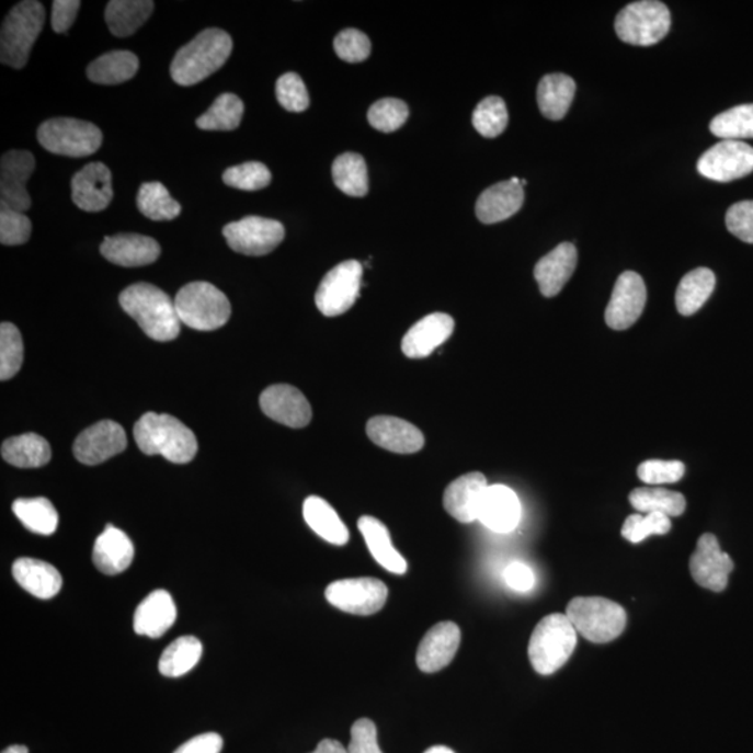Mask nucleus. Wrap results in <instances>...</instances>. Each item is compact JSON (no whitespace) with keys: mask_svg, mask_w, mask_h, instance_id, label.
I'll return each mask as SVG.
<instances>
[{"mask_svg":"<svg viewBox=\"0 0 753 753\" xmlns=\"http://www.w3.org/2000/svg\"><path fill=\"white\" fill-rule=\"evenodd\" d=\"M119 304L153 341H173L181 332L175 300L157 286L145 282L132 285L122 292Z\"/></svg>","mask_w":753,"mask_h":753,"instance_id":"1","label":"nucleus"},{"mask_svg":"<svg viewBox=\"0 0 753 753\" xmlns=\"http://www.w3.org/2000/svg\"><path fill=\"white\" fill-rule=\"evenodd\" d=\"M137 207L152 221H172L182 212L181 204L171 197L160 182L145 183L137 194Z\"/></svg>","mask_w":753,"mask_h":753,"instance_id":"42","label":"nucleus"},{"mask_svg":"<svg viewBox=\"0 0 753 753\" xmlns=\"http://www.w3.org/2000/svg\"><path fill=\"white\" fill-rule=\"evenodd\" d=\"M260 407L266 417L292 429L306 427L311 422V407L299 389L278 384L265 389Z\"/></svg>","mask_w":753,"mask_h":753,"instance_id":"18","label":"nucleus"},{"mask_svg":"<svg viewBox=\"0 0 753 753\" xmlns=\"http://www.w3.org/2000/svg\"><path fill=\"white\" fill-rule=\"evenodd\" d=\"M578 264V251L572 243H561L535 266V278L543 296L555 297L571 279Z\"/></svg>","mask_w":753,"mask_h":753,"instance_id":"27","label":"nucleus"},{"mask_svg":"<svg viewBox=\"0 0 753 753\" xmlns=\"http://www.w3.org/2000/svg\"><path fill=\"white\" fill-rule=\"evenodd\" d=\"M363 266L350 260L338 264L321 281L316 305L322 315L336 317L351 309L361 294Z\"/></svg>","mask_w":753,"mask_h":753,"instance_id":"11","label":"nucleus"},{"mask_svg":"<svg viewBox=\"0 0 753 753\" xmlns=\"http://www.w3.org/2000/svg\"><path fill=\"white\" fill-rule=\"evenodd\" d=\"M424 753H455V752L453 750H449V748H447V746L437 745V746L430 748V750H427Z\"/></svg>","mask_w":753,"mask_h":753,"instance_id":"61","label":"nucleus"},{"mask_svg":"<svg viewBox=\"0 0 753 753\" xmlns=\"http://www.w3.org/2000/svg\"><path fill=\"white\" fill-rule=\"evenodd\" d=\"M150 0H112L105 10V22L115 37H130L150 19Z\"/></svg>","mask_w":753,"mask_h":753,"instance_id":"36","label":"nucleus"},{"mask_svg":"<svg viewBox=\"0 0 753 753\" xmlns=\"http://www.w3.org/2000/svg\"><path fill=\"white\" fill-rule=\"evenodd\" d=\"M304 516L311 530L331 545L345 546L350 540V530L340 515L321 497L312 495L305 501Z\"/></svg>","mask_w":753,"mask_h":753,"instance_id":"33","label":"nucleus"},{"mask_svg":"<svg viewBox=\"0 0 753 753\" xmlns=\"http://www.w3.org/2000/svg\"><path fill=\"white\" fill-rule=\"evenodd\" d=\"M629 501H631L634 509L639 512H644V514L658 512V514L669 517L683 515L686 509L683 494L660 488L635 489L629 494Z\"/></svg>","mask_w":753,"mask_h":753,"instance_id":"41","label":"nucleus"},{"mask_svg":"<svg viewBox=\"0 0 753 753\" xmlns=\"http://www.w3.org/2000/svg\"><path fill=\"white\" fill-rule=\"evenodd\" d=\"M45 9L35 0H25L10 10L0 34V60L13 69L27 65L31 49L45 23Z\"/></svg>","mask_w":753,"mask_h":753,"instance_id":"5","label":"nucleus"},{"mask_svg":"<svg viewBox=\"0 0 753 753\" xmlns=\"http://www.w3.org/2000/svg\"><path fill=\"white\" fill-rule=\"evenodd\" d=\"M127 447L125 430L114 420H101L76 438L73 454L79 463L94 466L116 457Z\"/></svg>","mask_w":753,"mask_h":753,"instance_id":"16","label":"nucleus"},{"mask_svg":"<svg viewBox=\"0 0 753 753\" xmlns=\"http://www.w3.org/2000/svg\"><path fill=\"white\" fill-rule=\"evenodd\" d=\"M347 753H383L377 740L376 725L372 720L361 719L352 726L351 742Z\"/></svg>","mask_w":753,"mask_h":753,"instance_id":"55","label":"nucleus"},{"mask_svg":"<svg viewBox=\"0 0 753 753\" xmlns=\"http://www.w3.org/2000/svg\"><path fill=\"white\" fill-rule=\"evenodd\" d=\"M135 547L125 532L107 525L95 540L92 561L105 575H117L132 566Z\"/></svg>","mask_w":753,"mask_h":753,"instance_id":"28","label":"nucleus"},{"mask_svg":"<svg viewBox=\"0 0 753 753\" xmlns=\"http://www.w3.org/2000/svg\"><path fill=\"white\" fill-rule=\"evenodd\" d=\"M358 530L365 537L368 550L384 570L403 575L408 571V563L392 545L387 526L377 517L362 516L357 522Z\"/></svg>","mask_w":753,"mask_h":753,"instance_id":"31","label":"nucleus"},{"mask_svg":"<svg viewBox=\"0 0 753 753\" xmlns=\"http://www.w3.org/2000/svg\"><path fill=\"white\" fill-rule=\"evenodd\" d=\"M455 321L444 312H433L414 324L402 340V352L411 358H423L453 335Z\"/></svg>","mask_w":753,"mask_h":753,"instance_id":"23","label":"nucleus"},{"mask_svg":"<svg viewBox=\"0 0 753 753\" xmlns=\"http://www.w3.org/2000/svg\"><path fill=\"white\" fill-rule=\"evenodd\" d=\"M326 598L341 612L372 616L386 606L388 587L376 578L341 579L326 589Z\"/></svg>","mask_w":753,"mask_h":753,"instance_id":"10","label":"nucleus"},{"mask_svg":"<svg viewBox=\"0 0 753 753\" xmlns=\"http://www.w3.org/2000/svg\"><path fill=\"white\" fill-rule=\"evenodd\" d=\"M689 570L699 586L714 592H723L729 585V577L734 562L727 552L721 551L719 540L711 533L701 535L696 550L689 560Z\"/></svg>","mask_w":753,"mask_h":753,"instance_id":"15","label":"nucleus"},{"mask_svg":"<svg viewBox=\"0 0 753 753\" xmlns=\"http://www.w3.org/2000/svg\"><path fill=\"white\" fill-rule=\"evenodd\" d=\"M276 100L284 110L304 112L310 105L309 92L304 80L296 73H285L276 81Z\"/></svg>","mask_w":753,"mask_h":753,"instance_id":"50","label":"nucleus"},{"mask_svg":"<svg viewBox=\"0 0 753 753\" xmlns=\"http://www.w3.org/2000/svg\"><path fill=\"white\" fill-rule=\"evenodd\" d=\"M140 61L129 50H112L91 61L87 77L95 84L115 85L136 76Z\"/></svg>","mask_w":753,"mask_h":753,"instance_id":"35","label":"nucleus"},{"mask_svg":"<svg viewBox=\"0 0 753 753\" xmlns=\"http://www.w3.org/2000/svg\"><path fill=\"white\" fill-rule=\"evenodd\" d=\"M223 233L230 249L259 258L278 248L285 238V228L275 219L246 217L228 224Z\"/></svg>","mask_w":753,"mask_h":753,"instance_id":"12","label":"nucleus"},{"mask_svg":"<svg viewBox=\"0 0 753 753\" xmlns=\"http://www.w3.org/2000/svg\"><path fill=\"white\" fill-rule=\"evenodd\" d=\"M521 501L506 486H489L481 501L479 521L495 533H510L520 524Z\"/></svg>","mask_w":753,"mask_h":753,"instance_id":"24","label":"nucleus"},{"mask_svg":"<svg viewBox=\"0 0 753 753\" xmlns=\"http://www.w3.org/2000/svg\"><path fill=\"white\" fill-rule=\"evenodd\" d=\"M726 225L735 238L753 244V199L731 206L726 215Z\"/></svg>","mask_w":753,"mask_h":753,"instance_id":"54","label":"nucleus"},{"mask_svg":"<svg viewBox=\"0 0 753 753\" xmlns=\"http://www.w3.org/2000/svg\"><path fill=\"white\" fill-rule=\"evenodd\" d=\"M39 145L56 156L83 158L92 156L102 146V133L90 122L73 117L46 121L37 133Z\"/></svg>","mask_w":753,"mask_h":753,"instance_id":"8","label":"nucleus"},{"mask_svg":"<svg viewBox=\"0 0 753 753\" xmlns=\"http://www.w3.org/2000/svg\"><path fill=\"white\" fill-rule=\"evenodd\" d=\"M475 129L486 138L499 137L509 125V111L500 96H488L480 102L472 117Z\"/></svg>","mask_w":753,"mask_h":753,"instance_id":"46","label":"nucleus"},{"mask_svg":"<svg viewBox=\"0 0 753 753\" xmlns=\"http://www.w3.org/2000/svg\"><path fill=\"white\" fill-rule=\"evenodd\" d=\"M31 221L24 213L0 208V242L4 246L24 244L30 239Z\"/></svg>","mask_w":753,"mask_h":753,"instance_id":"53","label":"nucleus"},{"mask_svg":"<svg viewBox=\"0 0 753 753\" xmlns=\"http://www.w3.org/2000/svg\"><path fill=\"white\" fill-rule=\"evenodd\" d=\"M647 285L637 273L627 271L618 276L606 309V322L617 331L628 330L642 316L647 306Z\"/></svg>","mask_w":753,"mask_h":753,"instance_id":"14","label":"nucleus"},{"mask_svg":"<svg viewBox=\"0 0 753 753\" xmlns=\"http://www.w3.org/2000/svg\"><path fill=\"white\" fill-rule=\"evenodd\" d=\"M13 512L28 530L37 535H54L58 529V511L55 510L53 502L44 497L15 500Z\"/></svg>","mask_w":753,"mask_h":753,"instance_id":"39","label":"nucleus"},{"mask_svg":"<svg viewBox=\"0 0 753 753\" xmlns=\"http://www.w3.org/2000/svg\"><path fill=\"white\" fill-rule=\"evenodd\" d=\"M335 53L347 64L366 60L372 53L370 39L356 28L341 31L334 41Z\"/></svg>","mask_w":753,"mask_h":753,"instance_id":"52","label":"nucleus"},{"mask_svg":"<svg viewBox=\"0 0 753 753\" xmlns=\"http://www.w3.org/2000/svg\"><path fill=\"white\" fill-rule=\"evenodd\" d=\"M179 320L197 331H214L224 327L232 315L228 297L208 282H192L175 297Z\"/></svg>","mask_w":753,"mask_h":753,"instance_id":"6","label":"nucleus"},{"mask_svg":"<svg viewBox=\"0 0 753 753\" xmlns=\"http://www.w3.org/2000/svg\"><path fill=\"white\" fill-rule=\"evenodd\" d=\"M577 84L572 77L552 73L543 77L537 87V102L541 114L550 121H561L575 96Z\"/></svg>","mask_w":753,"mask_h":753,"instance_id":"32","label":"nucleus"},{"mask_svg":"<svg viewBox=\"0 0 753 753\" xmlns=\"http://www.w3.org/2000/svg\"><path fill=\"white\" fill-rule=\"evenodd\" d=\"M202 654L203 644L196 637H181L162 653L158 669L166 677H182L196 668Z\"/></svg>","mask_w":753,"mask_h":753,"instance_id":"38","label":"nucleus"},{"mask_svg":"<svg viewBox=\"0 0 753 753\" xmlns=\"http://www.w3.org/2000/svg\"><path fill=\"white\" fill-rule=\"evenodd\" d=\"M685 475V465L680 460L652 459L640 464L639 479L647 484L677 483Z\"/></svg>","mask_w":753,"mask_h":753,"instance_id":"51","label":"nucleus"},{"mask_svg":"<svg viewBox=\"0 0 753 753\" xmlns=\"http://www.w3.org/2000/svg\"><path fill=\"white\" fill-rule=\"evenodd\" d=\"M698 171L710 181L729 183L753 172V147L744 141L717 142L700 157Z\"/></svg>","mask_w":753,"mask_h":753,"instance_id":"13","label":"nucleus"},{"mask_svg":"<svg viewBox=\"0 0 753 753\" xmlns=\"http://www.w3.org/2000/svg\"><path fill=\"white\" fill-rule=\"evenodd\" d=\"M367 435L372 442L396 454H414L424 447V435L407 420L377 417L368 420Z\"/></svg>","mask_w":753,"mask_h":753,"instance_id":"22","label":"nucleus"},{"mask_svg":"<svg viewBox=\"0 0 753 753\" xmlns=\"http://www.w3.org/2000/svg\"><path fill=\"white\" fill-rule=\"evenodd\" d=\"M2 753H28V748L24 745H12L7 748Z\"/></svg>","mask_w":753,"mask_h":753,"instance_id":"60","label":"nucleus"},{"mask_svg":"<svg viewBox=\"0 0 753 753\" xmlns=\"http://www.w3.org/2000/svg\"><path fill=\"white\" fill-rule=\"evenodd\" d=\"M716 288V275L709 269H696L681 279L675 305L680 315L693 316L708 301Z\"/></svg>","mask_w":753,"mask_h":753,"instance_id":"37","label":"nucleus"},{"mask_svg":"<svg viewBox=\"0 0 753 753\" xmlns=\"http://www.w3.org/2000/svg\"><path fill=\"white\" fill-rule=\"evenodd\" d=\"M2 457L15 468L35 469L49 463L53 449L41 435L27 433L7 440L2 445Z\"/></svg>","mask_w":753,"mask_h":753,"instance_id":"34","label":"nucleus"},{"mask_svg":"<svg viewBox=\"0 0 753 753\" xmlns=\"http://www.w3.org/2000/svg\"><path fill=\"white\" fill-rule=\"evenodd\" d=\"M232 38L224 30L203 31L173 58L172 80L183 87L198 84L223 68L232 54Z\"/></svg>","mask_w":753,"mask_h":753,"instance_id":"3","label":"nucleus"},{"mask_svg":"<svg viewBox=\"0 0 753 753\" xmlns=\"http://www.w3.org/2000/svg\"><path fill=\"white\" fill-rule=\"evenodd\" d=\"M112 197V173L102 162L89 163L71 179V199L83 212H104Z\"/></svg>","mask_w":753,"mask_h":753,"instance_id":"19","label":"nucleus"},{"mask_svg":"<svg viewBox=\"0 0 753 753\" xmlns=\"http://www.w3.org/2000/svg\"><path fill=\"white\" fill-rule=\"evenodd\" d=\"M13 577L25 592L41 601L55 597L64 585V579L54 566L35 558L24 557L14 561Z\"/></svg>","mask_w":753,"mask_h":753,"instance_id":"30","label":"nucleus"},{"mask_svg":"<svg viewBox=\"0 0 753 753\" xmlns=\"http://www.w3.org/2000/svg\"><path fill=\"white\" fill-rule=\"evenodd\" d=\"M244 112L243 101L235 94H223L215 100L206 114L198 117V129L209 132H230L238 129Z\"/></svg>","mask_w":753,"mask_h":753,"instance_id":"43","label":"nucleus"},{"mask_svg":"<svg viewBox=\"0 0 753 753\" xmlns=\"http://www.w3.org/2000/svg\"><path fill=\"white\" fill-rule=\"evenodd\" d=\"M223 181L228 186L239 189V191H261L271 183V172L264 163L246 162L242 166L227 169L224 172Z\"/></svg>","mask_w":753,"mask_h":753,"instance_id":"47","label":"nucleus"},{"mask_svg":"<svg viewBox=\"0 0 753 753\" xmlns=\"http://www.w3.org/2000/svg\"><path fill=\"white\" fill-rule=\"evenodd\" d=\"M488 489V479L483 474L460 476L445 490L444 509L460 524H472L479 521L481 501Z\"/></svg>","mask_w":753,"mask_h":753,"instance_id":"21","label":"nucleus"},{"mask_svg":"<svg viewBox=\"0 0 753 753\" xmlns=\"http://www.w3.org/2000/svg\"><path fill=\"white\" fill-rule=\"evenodd\" d=\"M368 122L376 130L392 133L407 123L409 107L403 101L397 99H384L377 101L368 111Z\"/></svg>","mask_w":753,"mask_h":753,"instance_id":"48","label":"nucleus"},{"mask_svg":"<svg viewBox=\"0 0 753 753\" xmlns=\"http://www.w3.org/2000/svg\"><path fill=\"white\" fill-rule=\"evenodd\" d=\"M460 643L457 624L445 621L434 625L419 644L417 663L423 673H437L453 662Z\"/></svg>","mask_w":753,"mask_h":753,"instance_id":"20","label":"nucleus"},{"mask_svg":"<svg viewBox=\"0 0 753 753\" xmlns=\"http://www.w3.org/2000/svg\"><path fill=\"white\" fill-rule=\"evenodd\" d=\"M577 642V629L567 614H550L537 624L532 634L527 649L532 668L541 675L555 674L570 660Z\"/></svg>","mask_w":753,"mask_h":753,"instance_id":"4","label":"nucleus"},{"mask_svg":"<svg viewBox=\"0 0 753 753\" xmlns=\"http://www.w3.org/2000/svg\"><path fill=\"white\" fill-rule=\"evenodd\" d=\"M332 179L346 196L365 197L368 192L365 158L355 152L342 153L332 166Z\"/></svg>","mask_w":753,"mask_h":753,"instance_id":"40","label":"nucleus"},{"mask_svg":"<svg viewBox=\"0 0 753 753\" xmlns=\"http://www.w3.org/2000/svg\"><path fill=\"white\" fill-rule=\"evenodd\" d=\"M671 27L670 10L658 0H642L625 7L616 19V33L625 44L650 46L660 43Z\"/></svg>","mask_w":753,"mask_h":753,"instance_id":"9","label":"nucleus"},{"mask_svg":"<svg viewBox=\"0 0 753 753\" xmlns=\"http://www.w3.org/2000/svg\"><path fill=\"white\" fill-rule=\"evenodd\" d=\"M311 753H347V750L335 740H322Z\"/></svg>","mask_w":753,"mask_h":753,"instance_id":"59","label":"nucleus"},{"mask_svg":"<svg viewBox=\"0 0 753 753\" xmlns=\"http://www.w3.org/2000/svg\"><path fill=\"white\" fill-rule=\"evenodd\" d=\"M133 434L137 447L146 455H161L173 464H189L196 457V435L171 414L146 413Z\"/></svg>","mask_w":753,"mask_h":753,"instance_id":"2","label":"nucleus"},{"mask_svg":"<svg viewBox=\"0 0 753 753\" xmlns=\"http://www.w3.org/2000/svg\"><path fill=\"white\" fill-rule=\"evenodd\" d=\"M710 132L723 140L753 138V104L739 105L714 117Z\"/></svg>","mask_w":753,"mask_h":753,"instance_id":"44","label":"nucleus"},{"mask_svg":"<svg viewBox=\"0 0 753 753\" xmlns=\"http://www.w3.org/2000/svg\"><path fill=\"white\" fill-rule=\"evenodd\" d=\"M567 617L583 638L593 643H608L624 632L627 613L618 603L603 597H575L567 607Z\"/></svg>","mask_w":753,"mask_h":753,"instance_id":"7","label":"nucleus"},{"mask_svg":"<svg viewBox=\"0 0 753 753\" xmlns=\"http://www.w3.org/2000/svg\"><path fill=\"white\" fill-rule=\"evenodd\" d=\"M35 169L33 153L13 150L4 153L0 162V203L2 206L25 213L31 207V198L25 189Z\"/></svg>","mask_w":753,"mask_h":753,"instance_id":"17","label":"nucleus"},{"mask_svg":"<svg viewBox=\"0 0 753 753\" xmlns=\"http://www.w3.org/2000/svg\"><path fill=\"white\" fill-rule=\"evenodd\" d=\"M525 193L521 184L511 181L494 184L480 194L476 215L483 224L505 221L524 206Z\"/></svg>","mask_w":753,"mask_h":753,"instance_id":"29","label":"nucleus"},{"mask_svg":"<svg viewBox=\"0 0 753 753\" xmlns=\"http://www.w3.org/2000/svg\"><path fill=\"white\" fill-rule=\"evenodd\" d=\"M81 3L79 0H55L53 3V28L64 34L73 25Z\"/></svg>","mask_w":753,"mask_h":753,"instance_id":"56","label":"nucleus"},{"mask_svg":"<svg viewBox=\"0 0 753 753\" xmlns=\"http://www.w3.org/2000/svg\"><path fill=\"white\" fill-rule=\"evenodd\" d=\"M24 358L23 338L12 322L0 326V380L7 381L22 368Z\"/></svg>","mask_w":753,"mask_h":753,"instance_id":"45","label":"nucleus"},{"mask_svg":"<svg viewBox=\"0 0 753 753\" xmlns=\"http://www.w3.org/2000/svg\"><path fill=\"white\" fill-rule=\"evenodd\" d=\"M101 254L121 266H142L156 263L161 255L160 244L152 238L137 233H121L105 238Z\"/></svg>","mask_w":753,"mask_h":753,"instance_id":"25","label":"nucleus"},{"mask_svg":"<svg viewBox=\"0 0 753 753\" xmlns=\"http://www.w3.org/2000/svg\"><path fill=\"white\" fill-rule=\"evenodd\" d=\"M224 746L223 737L217 732H206L184 742L173 753H221Z\"/></svg>","mask_w":753,"mask_h":753,"instance_id":"57","label":"nucleus"},{"mask_svg":"<svg viewBox=\"0 0 753 753\" xmlns=\"http://www.w3.org/2000/svg\"><path fill=\"white\" fill-rule=\"evenodd\" d=\"M506 585L516 592H527L535 586V573L524 562H512L504 572Z\"/></svg>","mask_w":753,"mask_h":753,"instance_id":"58","label":"nucleus"},{"mask_svg":"<svg viewBox=\"0 0 753 753\" xmlns=\"http://www.w3.org/2000/svg\"><path fill=\"white\" fill-rule=\"evenodd\" d=\"M671 529V521L668 515L653 514L631 515L627 517L623 526V537L631 543H640L652 535H668Z\"/></svg>","mask_w":753,"mask_h":753,"instance_id":"49","label":"nucleus"},{"mask_svg":"<svg viewBox=\"0 0 753 753\" xmlns=\"http://www.w3.org/2000/svg\"><path fill=\"white\" fill-rule=\"evenodd\" d=\"M176 604L167 591L158 589L138 604L133 628L137 635L148 638H161L176 621Z\"/></svg>","mask_w":753,"mask_h":753,"instance_id":"26","label":"nucleus"}]
</instances>
